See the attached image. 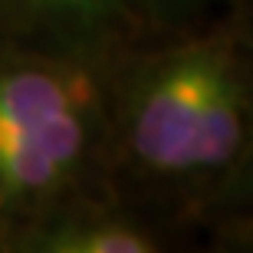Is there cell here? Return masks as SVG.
<instances>
[{"instance_id":"obj_1","label":"cell","mask_w":253,"mask_h":253,"mask_svg":"<svg viewBox=\"0 0 253 253\" xmlns=\"http://www.w3.org/2000/svg\"><path fill=\"white\" fill-rule=\"evenodd\" d=\"M253 138V43L237 10L109 63L115 194L188 224Z\"/></svg>"},{"instance_id":"obj_2","label":"cell","mask_w":253,"mask_h":253,"mask_svg":"<svg viewBox=\"0 0 253 253\" xmlns=\"http://www.w3.org/2000/svg\"><path fill=\"white\" fill-rule=\"evenodd\" d=\"M109 63L0 46V220L10 240L112 194Z\"/></svg>"},{"instance_id":"obj_3","label":"cell","mask_w":253,"mask_h":253,"mask_svg":"<svg viewBox=\"0 0 253 253\" xmlns=\"http://www.w3.org/2000/svg\"><path fill=\"white\" fill-rule=\"evenodd\" d=\"M244 0H0V46L115 59L234 13Z\"/></svg>"},{"instance_id":"obj_4","label":"cell","mask_w":253,"mask_h":253,"mask_svg":"<svg viewBox=\"0 0 253 253\" xmlns=\"http://www.w3.org/2000/svg\"><path fill=\"white\" fill-rule=\"evenodd\" d=\"M197 247L188 224L122 194H99L43 217L10 240L7 253H168Z\"/></svg>"},{"instance_id":"obj_5","label":"cell","mask_w":253,"mask_h":253,"mask_svg":"<svg viewBox=\"0 0 253 253\" xmlns=\"http://www.w3.org/2000/svg\"><path fill=\"white\" fill-rule=\"evenodd\" d=\"M237 20L244 37L253 43V0H244L237 7ZM197 247L253 253V138L230 178L197 217Z\"/></svg>"},{"instance_id":"obj_6","label":"cell","mask_w":253,"mask_h":253,"mask_svg":"<svg viewBox=\"0 0 253 253\" xmlns=\"http://www.w3.org/2000/svg\"><path fill=\"white\" fill-rule=\"evenodd\" d=\"M0 253H7V224L0 220Z\"/></svg>"}]
</instances>
